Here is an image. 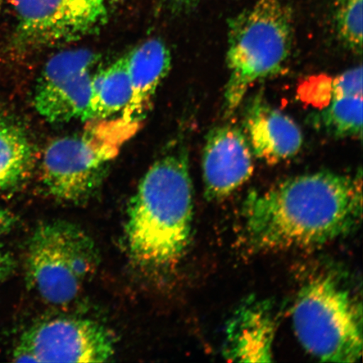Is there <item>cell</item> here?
<instances>
[{
	"label": "cell",
	"instance_id": "cell-6",
	"mask_svg": "<svg viewBox=\"0 0 363 363\" xmlns=\"http://www.w3.org/2000/svg\"><path fill=\"white\" fill-rule=\"evenodd\" d=\"M26 276L45 302L67 305L78 297L99 263L96 244L85 230L66 220L44 222L28 243Z\"/></svg>",
	"mask_w": 363,
	"mask_h": 363
},
{
	"label": "cell",
	"instance_id": "cell-13",
	"mask_svg": "<svg viewBox=\"0 0 363 363\" xmlns=\"http://www.w3.org/2000/svg\"><path fill=\"white\" fill-rule=\"evenodd\" d=\"M126 60L131 96L121 118L139 123L151 108L159 85L169 74L171 52L162 40L152 38L126 54Z\"/></svg>",
	"mask_w": 363,
	"mask_h": 363
},
{
	"label": "cell",
	"instance_id": "cell-17",
	"mask_svg": "<svg viewBox=\"0 0 363 363\" xmlns=\"http://www.w3.org/2000/svg\"><path fill=\"white\" fill-rule=\"evenodd\" d=\"M335 22L338 38L357 54L362 52V0H337Z\"/></svg>",
	"mask_w": 363,
	"mask_h": 363
},
{
	"label": "cell",
	"instance_id": "cell-5",
	"mask_svg": "<svg viewBox=\"0 0 363 363\" xmlns=\"http://www.w3.org/2000/svg\"><path fill=\"white\" fill-rule=\"evenodd\" d=\"M90 122L83 133L53 140L44 152L43 184L59 201L80 203L93 195L139 124L122 118Z\"/></svg>",
	"mask_w": 363,
	"mask_h": 363
},
{
	"label": "cell",
	"instance_id": "cell-8",
	"mask_svg": "<svg viewBox=\"0 0 363 363\" xmlns=\"http://www.w3.org/2000/svg\"><path fill=\"white\" fill-rule=\"evenodd\" d=\"M115 338L101 324L77 317H55L31 325L13 353L17 362H106Z\"/></svg>",
	"mask_w": 363,
	"mask_h": 363
},
{
	"label": "cell",
	"instance_id": "cell-11",
	"mask_svg": "<svg viewBox=\"0 0 363 363\" xmlns=\"http://www.w3.org/2000/svg\"><path fill=\"white\" fill-rule=\"evenodd\" d=\"M243 125L253 155L270 164L288 160L301 150L303 138L299 126L262 94L248 103Z\"/></svg>",
	"mask_w": 363,
	"mask_h": 363
},
{
	"label": "cell",
	"instance_id": "cell-4",
	"mask_svg": "<svg viewBox=\"0 0 363 363\" xmlns=\"http://www.w3.org/2000/svg\"><path fill=\"white\" fill-rule=\"evenodd\" d=\"M293 325L299 342L325 362H356L362 353V311L350 289L330 274L303 286L295 301Z\"/></svg>",
	"mask_w": 363,
	"mask_h": 363
},
{
	"label": "cell",
	"instance_id": "cell-21",
	"mask_svg": "<svg viewBox=\"0 0 363 363\" xmlns=\"http://www.w3.org/2000/svg\"><path fill=\"white\" fill-rule=\"evenodd\" d=\"M177 4H179L180 6H187V4L190 3H193L195 0H174Z\"/></svg>",
	"mask_w": 363,
	"mask_h": 363
},
{
	"label": "cell",
	"instance_id": "cell-20",
	"mask_svg": "<svg viewBox=\"0 0 363 363\" xmlns=\"http://www.w3.org/2000/svg\"><path fill=\"white\" fill-rule=\"evenodd\" d=\"M13 223V218L10 212L0 207V235L6 233L11 228Z\"/></svg>",
	"mask_w": 363,
	"mask_h": 363
},
{
	"label": "cell",
	"instance_id": "cell-19",
	"mask_svg": "<svg viewBox=\"0 0 363 363\" xmlns=\"http://www.w3.org/2000/svg\"><path fill=\"white\" fill-rule=\"evenodd\" d=\"M11 269V258L0 245V282L6 278Z\"/></svg>",
	"mask_w": 363,
	"mask_h": 363
},
{
	"label": "cell",
	"instance_id": "cell-9",
	"mask_svg": "<svg viewBox=\"0 0 363 363\" xmlns=\"http://www.w3.org/2000/svg\"><path fill=\"white\" fill-rule=\"evenodd\" d=\"M98 54L88 49L68 50L53 56L36 84L34 104L50 123L83 118L88 107Z\"/></svg>",
	"mask_w": 363,
	"mask_h": 363
},
{
	"label": "cell",
	"instance_id": "cell-18",
	"mask_svg": "<svg viewBox=\"0 0 363 363\" xmlns=\"http://www.w3.org/2000/svg\"><path fill=\"white\" fill-rule=\"evenodd\" d=\"M333 98L362 97V67L352 68L344 72L331 85Z\"/></svg>",
	"mask_w": 363,
	"mask_h": 363
},
{
	"label": "cell",
	"instance_id": "cell-14",
	"mask_svg": "<svg viewBox=\"0 0 363 363\" xmlns=\"http://www.w3.org/2000/svg\"><path fill=\"white\" fill-rule=\"evenodd\" d=\"M131 96L126 55L95 72L87 108L81 121L107 120L123 111Z\"/></svg>",
	"mask_w": 363,
	"mask_h": 363
},
{
	"label": "cell",
	"instance_id": "cell-16",
	"mask_svg": "<svg viewBox=\"0 0 363 363\" xmlns=\"http://www.w3.org/2000/svg\"><path fill=\"white\" fill-rule=\"evenodd\" d=\"M314 121L318 127L335 138H362V97L333 99Z\"/></svg>",
	"mask_w": 363,
	"mask_h": 363
},
{
	"label": "cell",
	"instance_id": "cell-12",
	"mask_svg": "<svg viewBox=\"0 0 363 363\" xmlns=\"http://www.w3.org/2000/svg\"><path fill=\"white\" fill-rule=\"evenodd\" d=\"M276 321L269 302L248 298L227 325L224 356L239 362L272 361Z\"/></svg>",
	"mask_w": 363,
	"mask_h": 363
},
{
	"label": "cell",
	"instance_id": "cell-15",
	"mask_svg": "<svg viewBox=\"0 0 363 363\" xmlns=\"http://www.w3.org/2000/svg\"><path fill=\"white\" fill-rule=\"evenodd\" d=\"M33 160V147L25 131L0 116V192L24 179Z\"/></svg>",
	"mask_w": 363,
	"mask_h": 363
},
{
	"label": "cell",
	"instance_id": "cell-10",
	"mask_svg": "<svg viewBox=\"0 0 363 363\" xmlns=\"http://www.w3.org/2000/svg\"><path fill=\"white\" fill-rule=\"evenodd\" d=\"M206 196L212 201L228 197L251 178L253 153L246 134L226 124L213 128L206 136L202 156Z\"/></svg>",
	"mask_w": 363,
	"mask_h": 363
},
{
	"label": "cell",
	"instance_id": "cell-3",
	"mask_svg": "<svg viewBox=\"0 0 363 363\" xmlns=\"http://www.w3.org/2000/svg\"><path fill=\"white\" fill-rule=\"evenodd\" d=\"M293 40L294 13L289 0H257L231 18L227 40L225 116L238 110L257 82L283 70Z\"/></svg>",
	"mask_w": 363,
	"mask_h": 363
},
{
	"label": "cell",
	"instance_id": "cell-7",
	"mask_svg": "<svg viewBox=\"0 0 363 363\" xmlns=\"http://www.w3.org/2000/svg\"><path fill=\"white\" fill-rule=\"evenodd\" d=\"M16 18L12 40L19 52L67 43L108 21L115 0H11Z\"/></svg>",
	"mask_w": 363,
	"mask_h": 363
},
{
	"label": "cell",
	"instance_id": "cell-22",
	"mask_svg": "<svg viewBox=\"0 0 363 363\" xmlns=\"http://www.w3.org/2000/svg\"><path fill=\"white\" fill-rule=\"evenodd\" d=\"M3 4H4V0H0V13H1Z\"/></svg>",
	"mask_w": 363,
	"mask_h": 363
},
{
	"label": "cell",
	"instance_id": "cell-2",
	"mask_svg": "<svg viewBox=\"0 0 363 363\" xmlns=\"http://www.w3.org/2000/svg\"><path fill=\"white\" fill-rule=\"evenodd\" d=\"M193 220V186L187 152L159 158L140 180L126 225L131 257L161 269L174 264L187 248Z\"/></svg>",
	"mask_w": 363,
	"mask_h": 363
},
{
	"label": "cell",
	"instance_id": "cell-1",
	"mask_svg": "<svg viewBox=\"0 0 363 363\" xmlns=\"http://www.w3.org/2000/svg\"><path fill=\"white\" fill-rule=\"evenodd\" d=\"M362 187L361 172L320 171L252 191L242 206L245 240L269 251L319 246L347 235L362 220Z\"/></svg>",
	"mask_w": 363,
	"mask_h": 363
}]
</instances>
